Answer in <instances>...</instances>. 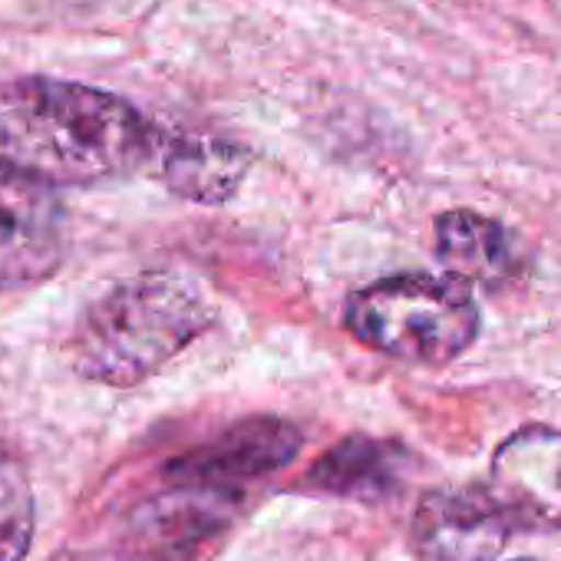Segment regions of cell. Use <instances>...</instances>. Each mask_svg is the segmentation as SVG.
Listing matches in <instances>:
<instances>
[{
  "mask_svg": "<svg viewBox=\"0 0 561 561\" xmlns=\"http://www.w3.org/2000/svg\"><path fill=\"white\" fill-rule=\"evenodd\" d=\"M152 146L142 113L106 90L50 77L0 83V162L54 188L129 175Z\"/></svg>",
  "mask_w": 561,
  "mask_h": 561,
  "instance_id": "obj_1",
  "label": "cell"
},
{
  "mask_svg": "<svg viewBox=\"0 0 561 561\" xmlns=\"http://www.w3.org/2000/svg\"><path fill=\"white\" fill-rule=\"evenodd\" d=\"M215 324V308L175 271H142L100 295L77 321L67 357L103 387H136Z\"/></svg>",
  "mask_w": 561,
  "mask_h": 561,
  "instance_id": "obj_2",
  "label": "cell"
},
{
  "mask_svg": "<svg viewBox=\"0 0 561 561\" xmlns=\"http://www.w3.org/2000/svg\"><path fill=\"white\" fill-rule=\"evenodd\" d=\"M344 328L383 357L443 367L476 341L479 308L469 285L449 274H393L347 301Z\"/></svg>",
  "mask_w": 561,
  "mask_h": 561,
  "instance_id": "obj_3",
  "label": "cell"
},
{
  "mask_svg": "<svg viewBox=\"0 0 561 561\" xmlns=\"http://www.w3.org/2000/svg\"><path fill=\"white\" fill-rule=\"evenodd\" d=\"M64 254V205L54 185L0 162V291L41 285Z\"/></svg>",
  "mask_w": 561,
  "mask_h": 561,
  "instance_id": "obj_4",
  "label": "cell"
},
{
  "mask_svg": "<svg viewBox=\"0 0 561 561\" xmlns=\"http://www.w3.org/2000/svg\"><path fill=\"white\" fill-rule=\"evenodd\" d=\"M515 531L561 528V430L522 426L499 443L482 485Z\"/></svg>",
  "mask_w": 561,
  "mask_h": 561,
  "instance_id": "obj_5",
  "label": "cell"
},
{
  "mask_svg": "<svg viewBox=\"0 0 561 561\" xmlns=\"http://www.w3.org/2000/svg\"><path fill=\"white\" fill-rule=\"evenodd\" d=\"M298 449H301L298 426H291L285 420L257 416V420L234 423L211 443L175 459L165 476H169V482H185V485L241 495L244 482L267 479V476L280 472L298 456Z\"/></svg>",
  "mask_w": 561,
  "mask_h": 561,
  "instance_id": "obj_6",
  "label": "cell"
},
{
  "mask_svg": "<svg viewBox=\"0 0 561 561\" xmlns=\"http://www.w3.org/2000/svg\"><path fill=\"white\" fill-rule=\"evenodd\" d=\"M515 528L482 485L433 492L413 515V548L430 561H489Z\"/></svg>",
  "mask_w": 561,
  "mask_h": 561,
  "instance_id": "obj_7",
  "label": "cell"
},
{
  "mask_svg": "<svg viewBox=\"0 0 561 561\" xmlns=\"http://www.w3.org/2000/svg\"><path fill=\"white\" fill-rule=\"evenodd\" d=\"M436 257L462 285L505 288L525 271L515 234L472 208H453L436 218Z\"/></svg>",
  "mask_w": 561,
  "mask_h": 561,
  "instance_id": "obj_8",
  "label": "cell"
},
{
  "mask_svg": "<svg viewBox=\"0 0 561 561\" xmlns=\"http://www.w3.org/2000/svg\"><path fill=\"white\" fill-rule=\"evenodd\" d=\"M241 495L169 482L162 495L146 502L133 518V538L149 554H182L192 551L202 538L215 535L231 512L238 508Z\"/></svg>",
  "mask_w": 561,
  "mask_h": 561,
  "instance_id": "obj_9",
  "label": "cell"
},
{
  "mask_svg": "<svg viewBox=\"0 0 561 561\" xmlns=\"http://www.w3.org/2000/svg\"><path fill=\"white\" fill-rule=\"evenodd\" d=\"M251 169V152L221 136L188 133L169 142L162 159L165 185L188 202L221 205L228 202Z\"/></svg>",
  "mask_w": 561,
  "mask_h": 561,
  "instance_id": "obj_10",
  "label": "cell"
},
{
  "mask_svg": "<svg viewBox=\"0 0 561 561\" xmlns=\"http://www.w3.org/2000/svg\"><path fill=\"white\" fill-rule=\"evenodd\" d=\"M407 449L397 443L351 436L331 446L305 476V485L324 495L380 502L400 489Z\"/></svg>",
  "mask_w": 561,
  "mask_h": 561,
  "instance_id": "obj_11",
  "label": "cell"
},
{
  "mask_svg": "<svg viewBox=\"0 0 561 561\" xmlns=\"http://www.w3.org/2000/svg\"><path fill=\"white\" fill-rule=\"evenodd\" d=\"M37 528V505L27 469L0 456V561H24Z\"/></svg>",
  "mask_w": 561,
  "mask_h": 561,
  "instance_id": "obj_12",
  "label": "cell"
}]
</instances>
